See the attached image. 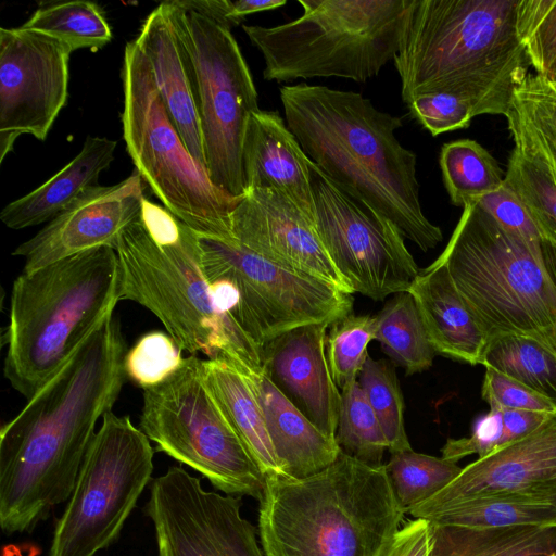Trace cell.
I'll return each mask as SVG.
<instances>
[{
	"label": "cell",
	"instance_id": "cell-1",
	"mask_svg": "<svg viewBox=\"0 0 556 556\" xmlns=\"http://www.w3.org/2000/svg\"><path fill=\"white\" fill-rule=\"evenodd\" d=\"M126 343L105 318L0 432V526L30 532L70 498L99 418L126 379Z\"/></svg>",
	"mask_w": 556,
	"mask_h": 556
},
{
	"label": "cell",
	"instance_id": "cell-2",
	"mask_svg": "<svg viewBox=\"0 0 556 556\" xmlns=\"http://www.w3.org/2000/svg\"><path fill=\"white\" fill-rule=\"evenodd\" d=\"M285 121L305 155L340 189L427 252L443 239L424 214L416 154L395 136L402 118L354 91L300 83L279 90Z\"/></svg>",
	"mask_w": 556,
	"mask_h": 556
},
{
	"label": "cell",
	"instance_id": "cell-3",
	"mask_svg": "<svg viewBox=\"0 0 556 556\" xmlns=\"http://www.w3.org/2000/svg\"><path fill=\"white\" fill-rule=\"evenodd\" d=\"M518 0H410L394 65L401 96L445 92L476 114H508L530 62L516 30Z\"/></svg>",
	"mask_w": 556,
	"mask_h": 556
},
{
	"label": "cell",
	"instance_id": "cell-4",
	"mask_svg": "<svg viewBox=\"0 0 556 556\" xmlns=\"http://www.w3.org/2000/svg\"><path fill=\"white\" fill-rule=\"evenodd\" d=\"M405 513L384 465L341 451L311 477H266L260 539L265 556H383Z\"/></svg>",
	"mask_w": 556,
	"mask_h": 556
},
{
	"label": "cell",
	"instance_id": "cell-5",
	"mask_svg": "<svg viewBox=\"0 0 556 556\" xmlns=\"http://www.w3.org/2000/svg\"><path fill=\"white\" fill-rule=\"evenodd\" d=\"M114 250L121 300L153 313L181 350L238 369L263 366L257 348L218 311L200 265L197 233L164 206L146 199Z\"/></svg>",
	"mask_w": 556,
	"mask_h": 556
},
{
	"label": "cell",
	"instance_id": "cell-6",
	"mask_svg": "<svg viewBox=\"0 0 556 556\" xmlns=\"http://www.w3.org/2000/svg\"><path fill=\"white\" fill-rule=\"evenodd\" d=\"M121 301L116 251L100 247L15 280L10 298L4 376L30 400Z\"/></svg>",
	"mask_w": 556,
	"mask_h": 556
},
{
	"label": "cell",
	"instance_id": "cell-7",
	"mask_svg": "<svg viewBox=\"0 0 556 556\" xmlns=\"http://www.w3.org/2000/svg\"><path fill=\"white\" fill-rule=\"evenodd\" d=\"M546 244L534 247L504 228L478 201L463 207L440 256L488 339L556 326V283Z\"/></svg>",
	"mask_w": 556,
	"mask_h": 556
},
{
	"label": "cell",
	"instance_id": "cell-8",
	"mask_svg": "<svg viewBox=\"0 0 556 556\" xmlns=\"http://www.w3.org/2000/svg\"><path fill=\"white\" fill-rule=\"evenodd\" d=\"M303 14L271 27L242 28L264 59L263 77H340L357 83L393 61L410 0H298Z\"/></svg>",
	"mask_w": 556,
	"mask_h": 556
},
{
	"label": "cell",
	"instance_id": "cell-9",
	"mask_svg": "<svg viewBox=\"0 0 556 556\" xmlns=\"http://www.w3.org/2000/svg\"><path fill=\"white\" fill-rule=\"evenodd\" d=\"M122 77L123 137L136 172L163 206L194 232L230 239V214L241 198L216 187L191 155L135 40L125 47Z\"/></svg>",
	"mask_w": 556,
	"mask_h": 556
},
{
	"label": "cell",
	"instance_id": "cell-10",
	"mask_svg": "<svg viewBox=\"0 0 556 556\" xmlns=\"http://www.w3.org/2000/svg\"><path fill=\"white\" fill-rule=\"evenodd\" d=\"M197 240L218 311L238 325L262 356L270 340L293 328L332 324L353 313L352 294L325 281L286 269L233 239L197 233Z\"/></svg>",
	"mask_w": 556,
	"mask_h": 556
},
{
	"label": "cell",
	"instance_id": "cell-11",
	"mask_svg": "<svg viewBox=\"0 0 556 556\" xmlns=\"http://www.w3.org/2000/svg\"><path fill=\"white\" fill-rule=\"evenodd\" d=\"M187 56L202 134L205 168L212 182L233 198L247 193L242 143L249 116L258 111L257 91L230 29L166 1Z\"/></svg>",
	"mask_w": 556,
	"mask_h": 556
},
{
	"label": "cell",
	"instance_id": "cell-12",
	"mask_svg": "<svg viewBox=\"0 0 556 556\" xmlns=\"http://www.w3.org/2000/svg\"><path fill=\"white\" fill-rule=\"evenodd\" d=\"M191 355L143 392L140 429L156 450L201 473L229 495L263 500L266 477L210 394Z\"/></svg>",
	"mask_w": 556,
	"mask_h": 556
},
{
	"label": "cell",
	"instance_id": "cell-13",
	"mask_svg": "<svg viewBox=\"0 0 556 556\" xmlns=\"http://www.w3.org/2000/svg\"><path fill=\"white\" fill-rule=\"evenodd\" d=\"M154 450L129 416L102 417L48 556H96L117 540L151 480Z\"/></svg>",
	"mask_w": 556,
	"mask_h": 556
},
{
	"label": "cell",
	"instance_id": "cell-14",
	"mask_svg": "<svg viewBox=\"0 0 556 556\" xmlns=\"http://www.w3.org/2000/svg\"><path fill=\"white\" fill-rule=\"evenodd\" d=\"M308 169L313 225L353 293L378 301L407 291L420 269L400 230L340 189L311 160Z\"/></svg>",
	"mask_w": 556,
	"mask_h": 556
},
{
	"label": "cell",
	"instance_id": "cell-15",
	"mask_svg": "<svg viewBox=\"0 0 556 556\" xmlns=\"http://www.w3.org/2000/svg\"><path fill=\"white\" fill-rule=\"evenodd\" d=\"M241 504L239 496L207 491L181 466H170L152 481L144 507L159 556H265Z\"/></svg>",
	"mask_w": 556,
	"mask_h": 556
},
{
	"label": "cell",
	"instance_id": "cell-16",
	"mask_svg": "<svg viewBox=\"0 0 556 556\" xmlns=\"http://www.w3.org/2000/svg\"><path fill=\"white\" fill-rule=\"evenodd\" d=\"M72 52L45 34L0 28V163L20 136L46 140L67 102Z\"/></svg>",
	"mask_w": 556,
	"mask_h": 556
},
{
	"label": "cell",
	"instance_id": "cell-17",
	"mask_svg": "<svg viewBox=\"0 0 556 556\" xmlns=\"http://www.w3.org/2000/svg\"><path fill=\"white\" fill-rule=\"evenodd\" d=\"M493 495L556 506V413L527 437L462 468L443 490L407 513L421 518L460 501Z\"/></svg>",
	"mask_w": 556,
	"mask_h": 556
},
{
	"label": "cell",
	"instance_id": "cell-18",
	"mask_svg": "<svg viewBox=\"0 0 556 556\" xmlns=\"http://www.w3.org/2000/svg\"><path fill=\"white\" fill-rule=\"evenodd\" d=\"M230 239L299 275L352 294L329 258L311 218L275 189H252L230 214Z\"/></svg>",
	"mask_w": 556,
	"mask_h": 556
},
{
	"label": "cell",
	"instance_id": "cell-19",
	"mask_svg": "<svg viewBox=\"0 0 556 556\" xmlns=\"http://www.w3.org/2000/svg\"><path fill=\"white\" fill-rule=\"evenodd\" d=\"M135 173L113 186H93L51 219L13 255L25 260L23 271H33L65 257L97 249L115 248L123 230L142 211L144 185Z\"/></svg>",
	"mask_w": 556,
	"mask_h": 556
},
{
	"label": "cell",
	"instance_id": "cell-20",
	"mask_svg": "<svg viewBox=\"0 0 556 556\" xmlns=\"http://www.w3.org/2000/svg\"><path fill=\"white\" fill-rule=\"evenodd\" d=\"M330 323L293 328L263 349V368L285 395L325 434L336 439L341 393L326 353Z\"/></svg>",
	"mask_w": 556,
	"mask_h": 556
},
{
	"label": "cell",
	"instance_id": "cell-21",
	"mask_svg": "<svg viewBox=\"0 0 556 556\" xmlns=\"http://www.w3.org/2000/svg\"><path fill=\"white\" fill-rule=\"evenodd\" d=\"M308 164L309 159L277 111L260 109L249 116L242 143L247 192L252 189L278 190L313 223Z\"/></svg>",
	"mask_w": 556,
	"mask_h": 556
},
{
	"label": "cell",
	"instance_id": "cell-22",
	"mask_svg": "<svg viewBox=\"0 0 556 556\" xmlns=\"http://www.w3.org/2000/svg\"><path fill=\"white\" fill-rule=\"evenodd\" d=\"M135 41L148 61L167 113L187 149L205 167L191 72L166 1L146 17Z\"/></svg>",
	"mask_w": 556,
	"mask_h": 556
},
{
	"label": "cell",
	"instance_id": "cell-23",
	"mask_svg": "<svg viewBox=\"0 0 556 556\" xmlns=\"http://www.w3.org/2000/svg\"><path fill=\"white\" fill-rule=\"evenodd\" d=\"M263 410L282 476L304 479L329 467L341 453L336 439L320 431L261 368L237 369Z\"/></svg>",
	"mask_w": 556,
	"mask_h": 556
},
{
	"label": "cell",
	"instance_id": "cell-24",
	"mask_svg": "<svg viewBox=\"0 0 556 556\" xmlns=\"http://www.w3.org/2000/svg\"><path fill=\"white\" fill-rule=\"evenodd\" d=\"M407 291L437 354L481 364L489 339L442 264L434 261L420 270Z\"/></svg>",
	"mask_w": 556,
	"mask_h": 556
},
{
	"label": "cell",
	"instance_id": "cell-25",
	"mask_svg": "<svg viewBox=\"0 0 556 556\" xmlns=\"http://www.w3.org/2000/svg\"><path fill=\"white\" fill-rule=\"evenodd\" d=\"M117 142L105 137L88 136L80 152L54 176L37 189L14 200L0 213L1 222L11 229H23L50 222L88 188L114 160Z\"/></svg>",
	"mask_w": 556,
	"mask_h": 556
},
{
	"label": "cell",
	"instance_id": "cell-26",
	"mask_svg": "<svg viewBox=\"0 0 556 556\" xmlns=\"http://www.w3.org/2000/svg\"><path fill=\"white\" fill-rule=\"evenodd\" d=\"M201 374L220 413L265 477L282 475L263 410L244 377L219 359H202Z\"/></svg>",
	"mask_w": 556,
	"mask_h": 556
},
{
	"label": "cell",
	"instance_id": "cell-27",
	"mask_svg": "<svg viewBox=\"0 0 556 556\" xmlns=\"http://www.w3.org/2000/svg\"><path fill=\"white\" fill-rule=\"evenodd\" d=\"M430 556H556V527L471 529L430 521Z\"/></svg>",
	"mask_w": 556,
	"mask_h": 556
},
{
	"label": "cell",
	"instance_id": "cell-28",
	"mask_svg": "<svg viewBox=\"0 0 556 556\" xmlns=\"http://www.w3.org/2000/svg\"><path fill=\"white\" fill-rule=\"evenodd\" d=\"M506 118L515 148L556 174V85L529 73L515 89Z\"/></svg>",
	"mask_w": 556,
	"mask_h": 556
},
{
	"label": "cell",
	"instance_id": "cell-29",
	"mask_svg": "<svg viewBox=\"0 0 556 556\" xmlns=\"http://www.w3.org/2000/svg\"><path fill=\"white\" fill-rule=\"evenodd\" d=\"M421 518L471 529L556 527V506L514 496H479L429 511Z\"/></svg>",
	"mask_w": 556,
	"mask_h": 556
},
{
	"label": "cell",
	"instance_id": "cell-30",
	"mask_svg": "<svg viewBox=\"0 0 556 556\" xmlns=\"http://www.w3.org/2000/svg\"><path fill=\"white\" fill-rule=\"evenodd\" d=\"M375 340L406 375L428 369L437 354L408 291L396 293L376 316Z\"/></svg>",
	"mask_w": 556,
	"mask_h": 556
},
{
	"label": "cell",
	"instance_id": "cell-31",
	"mask_svg": "<svg viewBox=\"0 0 556 556\" xmlns=\"http://www.w3.org/2000/svg\"><path fill=\"white\" fill-rule=\"evenodd\" d=\"M481 365L522 383L556 407V356L534 338L507 334L490 339Z\"/></svg>",
	"mask_w": 556,
	"mask_h": 556
},
{
	"label": "cell",
	"instance_id": "cell-32",
	"mask_svg": "<svg viewBox=\"0 0 556 556\" xmlns=\"http://www.w3.org/2000/svg\"><path fill=\"white\" fill-rule=\"evenodd\" d=\"M439 163L452 204L464 207L504 185L505 173L480 143L462 139L441 148Z\"/></svg>",
	"mask_w": 556,
	"mask_h": 556
},
{
	"label": "cell",
	"instance_id": "cell-33",
	"mask_svg": "<svg viewBox=\"0 0 556 556\" xmlns=\"http://www.w3.org/2000/svg\"><path fill=\"white\" fill-rule=\"evenodd\" d=\"M21 27L53 37L72 51L98 50L112 39L102 9L90 1L45 2Z\"/></svg>",
	"mask_w": 556,
	"mask_h": 556
},
{
	"label": "cell",
	"instance_id": "cell-34",
	"mask_svg": "<svg viewBox=\"0 0 556 556\" xmlns=\"http://www.w3.org/2000/svg\"><path fill=\"white\" fill-rule=\"evenodd\" d=\"M504 182L522 203L543 240L556 247V174L539 159L514 148Z\"/></svg>",
	"mask_w": 556,
	"mask_h": 556
},
{
	"label": "cell",
	"instance_id": "cell-35",
	"mask_svg": "<svg viewBox=\"0 0 556 556\" xmlns=\"http://www.w3.org/2000/svg\"><path fill=\"white\" fill-rule=\"evenodd\" d=\"M384 466L395 496L406 513L439 493L462 471L454 462L413 448L392 453Z\"/></svg>",
	"mask_w": 556,
	"mask_h": 556
},
{
	"label": "cell",
	"instance_id": "cell-36",
	"mask_svg": "<svg viewBox=\"0 0 556 556\" xmlns=\"http://www.w3.org/2000/svg\"><path fill=\"white\" fill-rule=\"evenodd\" d=\"M336 441L349 456L370 466L382 465L388 441L357 380L342 389Z\"/></svg>",
	"mask_w": 556,
	"mask_h": 556
},
{
	"label": "cell",
	"instance_id": "cell-37",
	"mask_svg": "<svg viewBox=\"0 0 556 556\" xmlns=\"http://www.w3.org/2000/svg\"><path fill=\"white\" fill-rule=\"evenodd\" d=\"M357 381L378 418L389 452L410 450L404 424L403 396L391 365L368 356Z\"/></svg>",
	"mask_w": 556,
	"mask_h": 556
},
{
	"label": "cell",
	"instance_id": "cell-38",
	"mask_svg": "<svg viewBox=\"0 0 556 556\" xmlns=\"http://www.w3.org/2000/svg\"><path fill=\"white\" fill-rule=\"evenodd\" d=\"M327 334V358L338 388L357 380L369 356L367 346L376 336V316L353 313L330 325Z\"/></svg>",
	"mask_w": 556,
	"mask_h": 556
},
{
	"label": "cell",
	"instance_id": "cell-39",
	"mask_svg": "<svg viewBox=\"0 0 556 556\" xmlns=\"http://www.w3.org/2000/svg\"><path fill=\"white\" fill-rule=\"evenodd\" d=\"M516 30L536 74L556 83V0H518Z\"/></svg>",
	"mask_w": 556,
	"mask_h": 556
},
{
	"label": "cell",
	"instance_id": "cell-40",
	"mask_svg": "<svg viewBox=\"0 0 556 556\" xmlns=\"http://www.w3.org/2000/svg\"><path fill=\"white\" fill-rule=\"evenodd\" d=\"M181 352L169 334L146 333L126 353V376L143 390L159 386L182 365Z\"/></svg>",
	"mask_w": 556,
	"mask_h": 556
},
{
	"label": "cell",
	"instance_id": "cell-41",
	"mask_svg": "<svg viewBox=\"0 0 556 556\" xmlns=\"http://www.w3.org/2000/svg\"><path fill=\"white\" fill-rule=\"evenodd\" d=\"M407 108L410 115L432 136L467 128L477 116L470 101L445 92L421 94Z\"/></svg>",
	"mask_w": 556,
	"mask_h": 556
},
{
	"label": "cell",
	"instance_id": "cell-42",
	"mask_svg": "<svg viewBox=\"0 0 556 556\" xmlns=\"http://www.w3.org/2000/svg\"><path fill=\"white\" fill-rule=\"evenodd\" d=\"M481 394L490 406L501 409L556 413L555 405L549 401L493 368H485Z\"/></svg>",
	"mask_w": 556,
	"mask_h": 556
},
{
	"label": "cell",
	"instance_id": "cell-43",
	"mask_svg": "<svg viewBox=\"0 0 556 556\" xmlns=\"http://www.w3.org/2000/svg\"><path fill=\"white\" fill-rule=\"evenodd\" d=\"M505 445L502 410L490 406L489 413L476 421L469 437L448 439L441 452L443 458L457 463L475 454L478 458L488 456Z\"/></svg>",
	"mask_w": 556,
	"mask_h": 556
},
{
	"label": "cell",
	"instance_id": "cell-44",
	"mask_svg": "<svg viewBox=\"0 0 556 556\" xmlns=\"http://www.w3.org/2000/svg\"><path fill=\"white\" fill-rule=\"evenodd\" d=\"M478 202L507 230L516 233L531 245H544L545 241L527 210L505 182Z\"/></svg>",
	"mask_w": 556,
	"mask_h": 556
},
{
	"label": "cell",
	"instance_id": "cell-45",
	"mask_svg": "<svg viewBox=\"0 0 556 556\" xmlns=\"http://www.w3.org/2000/svg\"><path fill=\"white\" fill-rule=\"evenodd\" d=\"M179 3L193 10L225 28L239 26L249 14L275 10L287 3L286 0H179Z\"/></svg>",
	"mask_w": 556,
	"mask_h": 556
},
{
	"label": "cell",
	"instance_id": "cell-46",
	"mask_svg": "<svg viewBox=\"0 0 556 556\" xmlns=\"http://www.w3.org/2000/svg\"><path fill=\"white\" fill-rule=\"evenodd\" d=\"M430 521L416 518L395 533L383 556H430Z\"/></svg>",
	"mask_w": 556,
	"mask_h": 556
},
{
	"label": "cell",
	"instance_id": "cell-47",
	"mask_svg": "<svg viewBox=\"0 0 556 556\" xmlns=\"http://www.w3.org/2000/svg\"><path fill=\"white\" fill-rule=\"evenodd\" d=\"M504 424L505 444L518 441L538 429L552 414L523 410L501 409Z\"/></svg>",
	"mask_w": 556,
	"mask_h": 556
},
{
	"label": "cell",
	"instance_id": "cell-48",
	"mask_svg": "<svg viewBox=\"0 0 556 556\" xmlns=\"http://www.w3.org/2000/svg\"><path fill=\"white\" fill-rule=\"evenodd\" d=\"M532 338L542 343L556 356V326L544 329L532 336Z\"/></svg>",
	"mask_w": 556,
	"mask_h": 556
},
{
	"label": "cell",
	"instance_id": "cell-49",
	"mask_svg": "<svg viewBox=\"0 0 556 556\" xmlns=\"http://www.w3.org/2000/svg\"><path fill=\"white\" fill-rule=\"evenodd\" d=\"M546 262L548 270L556 283V247L547 243L546 248Z\"/></svg>",
	"mask_w": 556,
	"mask_h": 556
},
{
	"label": "cell",
	"instance_id": "cell-50",
	"mask_svg": "<svg viewBox=\"0 0 556 556\" xmlns=\"http://www.w3.org/2000/svg\"><path fill=\"white\" fill-rule=\"evenodd\" d=\"M553 83V81H552ZM556 85V83H554Z\"/></svg>",
	"mask_w": 556,
	"mask_h": 556
}]
</instances>
